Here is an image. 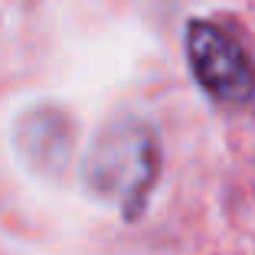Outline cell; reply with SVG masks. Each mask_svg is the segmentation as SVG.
I'll return each mask as SVG.
<instances>
[{"mask_svg":"<svg viewBox=\"0 0 255 255\" xmlns=\"http://www.w3.org/2000/svg\"><path fill=\"white\" fill-rule=\"evenodd\" d=\"M187 56L196 82L223 105H246L255 98V66L239 39L210 20L187 23Z\"/></svg>","mask_w":255,"mask_h":255,"instance_id":"cell-2","label":"cell"},{"mask_svg":"<svg viewBox=\"0 0 255 255\" xmlns=\"http://www.w3.org/2000/svg\"><path fill=\"white\" fill-rule=\"evenodd\" d=\"M157 137L137 118H118L102 128L85 157L89 190L102 200L118 203L125 219H137L144 213V203L157 183Z\"/></svg>","mask_w":255,"mask_h":255,"instance_id":"cell-1","label":"cell"},{"mask_svg":"<svg viewBox=\"0 0 255 255\" xmlns=\"http://www.w3.org/2000/svg\"><path fill=\"white\" fill-rule=\"evenodd\" d=\"M16 141L33 167H62L72 150V125L59 108H36L16 128Z\"/></svg>","mask_w":255,"mask_h":255,"instance_id":"cell-3","label":"cell"}]
</instances>
